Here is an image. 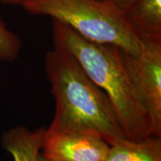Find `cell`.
<instances>
[{"label":"cell","instance_id":"cell-8","mask_svg":"<svg viewBox=\"0 0 161 161\" xmlns=\"http://www.w3.org/2000/svg\"><path fill=\"white\" fill-rule=\"evenodd\" d=\"M104 161H161V137L139 141L125 139L110 146Z\"/></svg>","mask_w":161,"mask_h":161},{"label":"cell","instance_id":"cell-2","mask_svg":"<svg viewBox=\"0 0 161 161\" xmlns=\"http://www.w3.org/2000/svg\"><path fill=\"white\" fill-rule=\"evenodd\" d=\"M52 19L54 44L71 53L105 92L125 138L139 141L152 136L161 137L130 79L122 50L111 44L90 41L65 23Z\"/></svg>","mask_w":161,"mask_h":161},{"label":"cell","instance_id":"cell-6","mask_svg":"<svg viewBox=\"0 0 161 161\" xmlns=\"http://www.w3.org/2000/svg\"><path fill=\"white\" fill-rule=\"evenodd\" d=\"M46 128L31 130L24 126H17L3 133L2 145L14 161H38Z\"/></svg>","mask_w":161,"mask_h":161},{"label":"cell","instance_id":"cell-12","mask_svg":"<svg viewBox=\"0 0 161 161\" xmlns=\"http://www.w3.org/2000/svg\"><path fill=\"white\" fill-rule=\"evenodd\" d=\"M38 161H52V160H49V159L45 158V157H44L43 155H42V154H40V156H39V158H38Z\"/></svg>","mask_w":161,"mask_h":161},{"label":"cell","instance_id":"cell-3","mask_svg":"<svg viewBox=\"0 0 161 161\" xmlns=\"http://www.w3.org/2000/svg\"><path fill=\"white\" fill-rule=\"evenodd\" d=\"M21 6L31 14L65 23L90 41L111 44L133 55L142 52V41L125 14L110 0H29Z\"/></svg>","mask_w":161,"mask_h":161},{"label":"cell","instance_id":"cell-10","mask_svg":"<svg viewBox=\"0 0 161 161\" xmlns=\"http://www.w3.org/2000/svg\"><path fill=\"white\" fill-rule=\"evenodd\" d=\"M110 1L116 8L125 14L136 0H110Z\"/></svg>","mask_w":161,"mask_h":161},{"label":"cell","instance_id":"cell-5","mask_svg":"<svg viewBox=\"0 0 161 161\" xmlns=\"http://www.w3.org/2000/svg\"><path fill=\"white\" fill-rule=\"evenodd\" d=\"M110 146L92 134L45 131L41 154L52 161H104Z\"/></svg>","mask_w":161,"mask_h":161},{"label":"cell","instance_id":"cell-4","mask_svg":"<svg viewBox=\"0 0 161 161\" xmlns=\"http://www.w3.org/2000/svg\"><path fill=\"white\" fill-rule=\"evenodd\" d=\"M141 41L140 55H130L121 49L122 58L141 103L161 134V42Z\"/></svg>","mask_w":161,"mask_h":161},{"label":"cell","instance_id":"cell-9","mask_svg":"<svg viewBox=\"0 0 161 161\" xmlns=\"http://www.w3.org/2000/svg\"><path fill=\"white\" fill-rule=\"evenodd\" d=\"M21 48L20 38L8 28L0 17V61H14L19 55Z\"/></svg>","mask_w":161,"mask_h":161},{"label":"cell","instance_id":"cell-1","mask_svg":"<svg viewBox=\"0 0 161 161\" xmlns=\"http://www.w3.org/2000/svg\"><path fill=\"white\" fill-rule=\"evenodd\" d=\"M44 69L55 104L46 133L92 134L110 146L126 139L108 96L71 53L54 44L53 49L45 55Z\"/></svg>","mask_w":161,"mask_h":161},{"label":"cell","instance_id":"cell-7","mask_svg":"<svg viewBox=\"0 0 161 161\" xmlns=\"http://www.w3.org/2000/svg\"><path fill=\"white\" fill-rule=\"evenodd\" d=\"M125 14L141 40L161 42V0H136Z\"/></svg>","mask_w":161,"mask_h":161},{"label":"cell","instance_id":"cell-11","mask_svg":"<svg viewBox=\"0 0 161 161\" xmlns=\"http://www.w3.org/2000/svg\"><path fill=\"white\" fill-rule=\"evenodd\" d=\"M28 1L29 0H0V3L5 4V5H22Z\"/></svg>","mask_w":161,"mask_h":161}]
</instances>
